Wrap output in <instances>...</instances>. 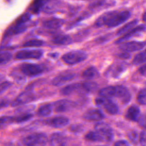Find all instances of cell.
<instances>
[{"instance_id": "ee69618b", "label": "cell", "mask_w": 146, "mask_h": 146, "mask_svg": "<svg viewBox=\"0 0 146 146\" xmlns=\"http://www.w3.org/2000/svg\"><path fill=\"white\" fill-rule=\"evenodd\" d=\"M82 125H74L70 127V129L72 132H79L82 130Z\"/></svg>"}, {"instance_id": "e0dca14e", "label": "cell", "mask_w": 146, "mask_h": 146, "mask_svg": "<svg viewBox=\"0 0 146 146\" xmlns=\"http://www.w3.org/2000/svg\"><path fill=\"white\" fill-rule=\"evenodd\" d=\"M63 19L53 18L44 21L43 22V26L47 29H57L60 27L64 23Z\"/></svg>"}, {"instance_id": "60d3db41", "label": "cell", "mask_w": 146, "mask_h": 146, "mask_svg": "<svg viewBox=\"0 0 146 146\" xmlns=\"http://www.w3.org/2000/svg\"><path fill=\"white\" fill-rule=\"evenodd\" d=\"M104 3V0H98L95 2H94L90 5V7L91 8L98 7L99 6H102Z\"/></svg>"}, {"instance_id": "e575fe53", "label": "cell", "mask_w": 146, "mask_h": 146, "mask_svg": "<svg viewBox=\"0 0 146 146\" xmlns=\"http://www.w3.org/2000/svg\"><path fill=\"white\" fill-rule=\"evenodd\" d=\"M31 18V15L29 13H26L23 14L22 15L20 16L16 21L15 23L19 24H25L27 22L30 20Z\"/></svg>"}, {"instance_id": "c3c4849f", "label": "cell", "mask_w": 146, "mask_h": 146, "mask_svg": "<svg viewBox=\"0 0 146 146\" xmlns=\"http://www.w3.org/2000/svg\"><path fill=\"white\" fill-rule=\"evenodd\" d=\"M5 146H19V145H17V144H14V143H8V144H6Z\"/></svg>"}, {"instance_id": "9a60e30c", "label": "cell", "mask_w": 146, "mask_h": 146, "mask_svg": "<svg viewBox=\"0 0 146 146\" xmlns=\"http://www.w3.org/2000/svg\"><path fill=\"white\" fill-rule=\"evenodd\" d=\"M27 29V26L25 24H19L15 23V24L10 26L4 33L3 38H6L9 36L17 35L25 31Z\"/></svg>"}, {"instance_id": "8992f818", "label": "cell", "mask_w": 146, "mask_h": 146, "mask_svg": "<svg viewBox=\"0 0 146 146\" xmlns=\"http://www.w3.org/2000/svg\"><path fill=\"white\" fill-rule=\"evenodd\" d=\"M95 131L98 132L104 139V141H110L112 140L113 134L111 128L105 123H98L95 126Z\"/></svg>"}, {"instance_id": "52a82bcc", "label": "cell", "mask_w": 146, "mask_h": 146, "mask_svg": "<svg viewBox=\"0 0 146 146\" xmlns=\"http://www.w3.org/2000/svg\"><path fill=\"white\" fill-rule=\"evenodd\" d=\"M22 72L27 76H35L43 72V68L39 64L34 63H24L20 67Z\"/></svg>"}, {"instance_id": "5bb4252c", "label": "cell", "mask_w": 146, "mask_h": 146, "mask_svg": "<svg viewBox=\"0 0 146 146\" xmlns=\"http://www.w3.org/2000/svg\"><path fill=\"white\" fill-rule=\"evenodd\" d=\"M145 30H146V26H145L143 25L136 26V27L133 28L132 29H131V30H129L127 33H125V34L123 36H121L119 39H118L116 41V43H120L123 42H124V41L129 39V38L137 35V34L145 31Z\"/></svg>"}, {"instance_id": "681fc988", "label": "cell", "mask_w": 146, "mask_h": 146, "mask_svg": "<svg viewBox=\"0 0 146 146\" xmlns=\"http://www.w3.org/2000/svg\"><path fill=\"white\" fill-rule=\"evenodd\" d=\"M143 20L146 22V12H145L143 15Z\"/></svg>"}, {"instance_id": "44dd1931", "label": "cell", "mask_w": 146, "mask_h": 146, "mask_svg": "<svg viewBox=\"0 0 146 146\" xmlns=\"http://www.w3.org/2000/svg\"><path fill=\"white\" fill-rule=\"evenodd\" d=\"M64 135L60 132L54 133L50 137V143L52 146H59L64 143L65 140Z\"/></svg>"}, {"instance_id": "603a6c76", "label": "cell", "mask_w": 146, "mask_h": 146, "mask_svg": "<svg viewBox=\"0 0 146 146\" xmlns=\"http://www.w3.org/2000/svg\"><path fill=\"white\" fill-rule=\"evenodd\" d=\"M125 70V66L122 64H118L111 67L108 72L111 73L112 77L117 78Z\"/></svg>"}, {"instance_id": "6da1fadb", "label": "cell", "mask_w": 146, "mask_h": 146, "mask_svg": "<svg viewBox=\"0 0 146 146\" xmlns=\"http://www.w3.org/2000/svg\"><path fill=\"white\" fill-rule=\"evenodd\" d=\"M131 16L128 11L121 12L108 11L100 15L95 21V25L97 27L107 26L108 27H115L126 21Z\"/></svg>"}, {"instance_id": "d6986e66", "label": "cell", "mask_w": 146, "mask_h": 146, "mask_svg": "<svg viewBox=\"0 0 146 146\" xmlns=\"http://www.w3.org/2000/svg\"><path fill=\"white\" fill-rule=\"evenodd\" d=\"M140 111L139 108L136 106H132L127 110L125 117L131 121H138L140 116Z\"/></svg>"}, {"instance_id": "9c48e42d", "label": "cell", "mask_w": 146, "mask_h": 146, "mask_svg": "<svg viewBox=\"0 0 146 146\" xmlns=\"http://www.w3.org/2000/svg\"><path fill=\"white\" fill-rule=\"evenodd\" d=\"M146 44L145 42L132 41L121 44L119 46V49L123 52H133L141 50Z\"/></svg>"}, {"instance_id": "74e56055", "label": "cell", "mask_w": 146, "mask_h": 146, "mask_svg": "<svg viewBox=\"0 0 146 146\" xmlns=\"http://www.w3.org/2000/svg\"><path fill=\"white\" fill-rule=\"evenodd\" d=\"M138 123L140 127L146 129V113L140 115L138 120Z\"/></svg>"}, {"instance_id": "ba28073f", "label": "cell", "mask_w": 146, "mask_h": 146, "mask_svg": "<svg viewBox=\"0 0 146 146\" xmlns=\"http://www.w3.org/2000/svg\"><path fill=\"white\" fill-rule=\"evenodd\" d=\"M115 97L119 98L120 102L124 104L128 103L131 98V96L128 90L125 87L121 85L115 86Z\"/></svg>"}, {"instance_id": "2e32d148", "label": "cell", "mask_w": 146, "mask_h": 146, "mask_svg": "<svg viewBox=\"0 0 146 146\" xmlns=\"http://www.w3.org/2000/svg\"><path fill=\"white\" fill-rule=\"evenodd\" d=\"M83 117L88 121H98L104 117V115L99 110L91 109L84 113Z\"/></svg>"}, {"instance_id": "1f68e13d", "label": "cell", "mask_w": 146, "mask_h": 146, "mask_svg": "<svg viewBox=\"0 0 146 146\" xmlns=\"http://www.w3.org/2000/svg\"><path fill=\"white\" fill-rule=\"evenodd\" d=\"M44 42L40 39H31L24 43L23 47H40L43 46Z\"/></svg>"}, {"instance_id": "7c38bea8", "label": "cell", "mask_w": 146, "mask_h": 146, "mask_svg": "<svg viewBox=\"0 0 146 146\" xmlns=\"http://www.w3.org/2000/svg\"><path fill=\"white\" fill-rule=\"evenodd\" d=\"M74 103L69 100L63 99L58 100L54 103L53 107L57 112H63L68 111L73 108Z\"/></svg>"}, {"instance_id": "8d00e7d4", "label": "cell", "mask_w": 146, "mask_h": 146, "mask_svg": "<svg viewBox=\"0 0 146 146\" xmlns=\"http://www.w3.org/2000/svg\"><path fill=\"white\" fill-rule=\"evenodd\" d=\"M13 121V116H3L1 118V125L3 128L5 125L11 123Z\"/></svg>"}, {"instance_id": "ab89813d", "label": "cell", "mask_w": 146, "mask_h": 146, "mask_svg": "<svg viewBox=\"0 0 146 146\" xmlns=\"http://www.w3.org/2000/svg\"><path fill=\"white\" fill-rule=\"evenodd\" d=\"M11 85V83L9 82H3L1 84V93L2 94L3 92H4L6 90H7L10 86Z\"/></svg>"}, {"instance_id": "f6af8a7d", "label": "cell", "mask_w": 146, "mask_h": 146, "mask_svg": "<svg viewBox=\"0 0 146 146\" xmlns=\"http://www.w3.org/2000/svg\"><path fill=\"white\" fill-rule=\"evenodd\" d=\"M108 39V36L107 35H104L103 36H100L98 38H96V39L95 40V41H96L97 42L99 43H102V42H104L107 41V40Z\"/></svg>"}, {"instance_id": "7402d4cb", "label": "cell", "mask_w": 146, "mask_h": 146, "mask_svg": "<svg viewBox=\"0 0 146 146\" xmlns=\"http://www.w3.org/2000/svg\"><path fill=\"white\" fill-rule=\"evenodd\" d=\"M100 96L106 98H111L115 96V86H107L102 88L99 91Z\"/></svg>"}, {"instance_id": "30bf717a", "label": "cell", "mask_w": 146, "mask_h": 146, "mask_svg": "<svg viewBox=\"0 0 146 146\" xmlns=\"http://www.w3.org/2000/svg\"><path fill=\"white\" fill-rule=\"evenodd\" d=\"M75 76V74L72 72H63L59 75L55 77L52 80V83L54 86H61L67 82L71 80Z\"/></svg>"}, {"instance_id": "f35d334b", "label": "cell", "mask_w": 146, "mask_h": 146, "mask_svg": "<svg viewBox=\"0 0 146 146\" xmlns=\"http://www.w3.org/2000/svg\"><path fill=\"white\" fill-rule=\"evenodd\" d=\"M139 141L143 146H146V131H142L140 132Z\"/></svg>"}, {"instance_id": "b9f144b4", "label": "cell", "mask_w": 146, "mask_h": 146, "mask_svg": "<svg viewBox=\"0 0 146 146\" xmlns=\"http://www.w3.org/2000/svg\"><path fill=\"white\" fill-rule=\"evenodd\" d=\"M113 146H129V145L125 140H119L114 144Z\"/></svg>"}, {"instance_id": "83f0119b", "label": "cell", "mask_w": 146, "mask_h": 146, "mask_svg": "<svg viewBox=\"0 0 146 146\" xmlns=\"http://www.w3.org/2000/svg\"><path fill=\"white\" fill-rule=\"evenodd\" d=\"M85 139L91 141H103L104 139L100 135L95 131H90L85 135Z\"/></svg>"}, {"instance_id": "d6a6232c", "label": "cell", "mask_w": 146, "mask_h": 146, "mask_svg": "<svg viewBox=\"0 0 146 146\" xmlns=\"http://www.w3.org/2000/svg\"><path fill=\"white\" fill-rule=\"evenodd\" d=\"M137 101L140 104L146 105V87L140 90L137 96Z\"/></svg>"}, {"instance_id": "484cf974", "label": "cell", "mask_w": 146, "mask_h": 146, "mask_svg": "<svg viewBox=\"0 0 146 146\" xmlns=\"http://www.w3.org/2000/svg\"><path fill=\"white\" fill-rule=\"evenodd\" d=\"M98 75L99 72L95 67H90L83 72L82 76L86 79H91L96 77Z\"/></svg>"}, {"instance_id": "5b68a950", "label": "cell", "mask_w": 146, "mask_h": 146, "mask_svg": "<svg viewBox=\"0 0 146 146\" xmlns=\"http://www.w3.org/2000/svg\"><path fill=\"white\" fill-rule=\"evenodd\" d=\"M43 55V51L39 49H25L19 51L15 55L17 59L25 60L30 59H39Z\"/></svg>"}, {"instance_id": "4316f807", "label": "cell", "mask_w": 146, "mask_h": 146, "mask_svg": "<svg viewBox=\"0 0 146 146\" xmlns=\"http://www.w3.org/2000/svg\"><path fill=\"white\" fill-rule=\"evenodd\" d=\"M137 23V20H133L131 22H128V23L125 24L124 26L121 27L117 32L116 34L117 35H121L122 34H124L125 33H127L129 30L133 29V27Z\"/></svg>"}, {"instance_id": "8fae6325", "label": "cell", "mask_w": 146, "mask_h": 146, "mask_svg": "<svg viewBox=\"0 0 146 146\" xmlns=\"http://www.w3.org/2000/svg\"><path fill=\"white\" fill-rule=\"evenodd\" d=\"M35 99L33 94L30 91H25L20 94L12 103L13 106H17L30 102Z\"/></svg>"}, {"instance_id": "ffe728a7", "label": "cell", "mask_w": 146, "mask_h": 146, "mask_svg": "<svg viewBox=\"0 0 146 146\" xmlns=\"http://www.w3.org/2000/svg\"><path fill=\"white\" fill-rule=\"evenodd\" d=\"M52 42L58 45H67L72 42V38L68 35L58 34L52 38Z\"/></svg>"}, {"instance_id": "bcb514c9", "label": "cell", "mask_w": 146, "mask_h": 146, "mask_svg": "<svg viewBox=\"0 0 146 146\" xmlns=\"http://www.w3.org/2000/svg\"><path fill=\"white\" fill-rule=\"evenodd\" d=\"M139 72L144 76H146V64L141 66L139 69Z\"/></svg>"}, {"instance_id": "d4e9b609", "label": "cell", "mask_w": 146, "mask_h": 146, "mask_svg": "<svg viewBox=\"0 0 146 146\" xmlns=\"http://www.w3.org/2000/svg\"><path fill=\"white\" fill-rule=\"evenodd\" d=\"M47 0H34L30 6V10L34 13H38L44 6Z\"/></svg>"}, {"instance_id": "3957f363", "label": "cell", "mask_w": 146, "mask_h": 146, "mask_svg": "<svg viewBox=\"0 0 146 146\" xmlns=\"http://www.w3.org/2000/svg\"><path fill=\"white\" fill-rule=\"evenodd\" d=\"M87 58V54L80 50H75L66 53L62 56V60L70 65H73L84 61Z\"/></svg>"}, {"instance_id": "ac0fdd59", "label": "cell", "mask_w": 146, "mask_h": 146, "mask_svg": "<svg viewBox=\"0 0 146 146\" xmlns=\"http://www.w3.org/2000/svg\"><path fill=\"white\" fill-rule=\"evenodd\" d=\"M76 91L84 92L82 83H74L69 84L63 88L61 90L60 92L62 95H68Z\"/></svg>"}, {"instance_id": "277c9868", "label": "cell", "mask_w": 146, "mask_h": 146, "mask_svg": "<svg viewBox=\"0 0 146 146\" xmlns=\"http://www.w3.org/2000/svg\"><path fill=\"white\" fill-rule=\"evenodd\" d=\"M95 103L98 106H103L106 111L110 114L115 115L119 111V107L116 103L109 98L104 97L98 98L95 99Z\"/></svg>"}, {"instance_id": "7bdbcfd3", "label": "cell", "mask_w": 146, "mask_h": 146, "mask_svg": "<svg viewBox=\"0 0 146 146\" xmlns=\"http://www.w3.org/2000/svg\"><path fill=\"white\" fill-rule=\"evenodd\" d=\"M118 56L120 58H121V59H129L131 56L130 54L127 52H123L120 54H119L118 55Z\"/></svg>"}, {"instance_id": "836d02e7", "label": "cell", "mask_w": 146, "mask_h": 146, "mask_svg": "<svg viewBox=\"0 0 146 146\" xmlns=\"http://www.w3.org/2000/svg\"><path fill=\"white\" fill-rule=\"evenodd\" d=\"M0 57L1 65H3L7 63L11 60L12 58V54L9 52L3 51L1 52Z\"/></svg>"}, {"instance_id": "7dc6e473", "label": "cell", "mask_w": 146, "mask_h": 146, "mask_svg": "<svg viewBox=\"0 0 146 146\" xmlns=\"http://www.w3.org/2000/svg\"><path fill=\"white\" fill-rule=\"evenodd\" d=\"M9 104V103L7 102V100H2L1 102V108H3V107H6V106H7Z\"/></svg>"}, {"instance_id": "f907efd6", "label": "cell", "mask_w": 146, "mask_h": 146, "mask_svg": "<svg viewBox=\"0 0 146 146\" xmlns=\"http://www.w3.org/2000/svg\"><path fill=\"white\" fill-rule=\"evenodd\" d=\"M59 146H65V145H64V143H63V144H62L61 145H60Z\"/></svg>"}, {"instance_id": "cb8c5ba5", "label": "cell", "mask_w": 146, "mask_h": 146, "mask_svg": "<svg viewBox=\"0 0 146 146\" xmlns=\"http://www.w3.org/2000/svg\"><path fill=\"white\" fill-rule=\"evenodd\" d=\"M52 106L50 104H46L40 106L38 110V115L40 116H49L52 112Z\"/></svg>"}, {"instance_id": "f546056e", "label": "cell", "mask_w": 146, "mask_h": 146, "mask_svg": "<svg viewBox=\"0 0 146 146\" xmlns=\"http://www.w3.org/2000/svg\"><path fill=\"white\" fill-rule=\"evenodd\" d=\"M146 62V48L142 52L137 54L133 59V64L138 65Z\"/></svg>"}, {"instance_id": "f1b7e54d", "label": "cell", "mask_w": 146, "mask_h": 146, "mask_svg": "<svg viewBox=\"0 0 146 146\" xmlns=\"http://www.w3.org/2000/svg\"><path fill=\"white\" fill-rule=\"evenodd\" d=\"M33 115L30 113H24L17 116H13V121L17 123H21L26 121L33 117Z\"/></svg>"}, {"instance_id": "4dcf8cb0", "label": "cell", "mask_w": 146, "mask_h": 146, "mask_svg": "<svg viewBox=\"0 0 146 146\" xmlns=\"http://www.w3.org/2000/svg\"><path fill=\"white\" fill-rule=\"evenodd\" d=\"M84 92H92L95 91L98 88V85L94 82H86L82 83Z\"/></svg>"}, {"instance_id": "7a4b0ae2", "label": "cell", "mask_w": 146, "mask_h": 146, "mask_svg": "<svg viewBox=\"0 0 146 146\" xmlns=\"http://www.w3.org/2000/svg\"><path fill=\"white\" fill-rule=\"evenodd\" d=\"M47 140L44 133H34L25 137L22 142L25 146H45Z\"/></svg>"}, {"instance_id": "4fadbf2b", "label": "cell", "mask_w": 146, "mask_h": 146, "mask_svg": "<svg viewBox=\"0 0 146 146\" xmlns=\"http://www.w3.org/2000/svg\"><path fill=\"white\" fill-rule=\"evenodd\" d=\"M69 119L64 116H56L48 119L45 121V123L52 127L61 128L68 124Z\"/></svg>"}, {"instance_id": "d590c367", "label": "cell", "mask_w": 146, "mask_h": 146, "mask_svg": "<svg viewBox=\"0 0 146 146\" xmlns=\"http://www.w3.org/2000/svg\"><path fill=\"white\" fill-rule=\"evenodd\" d=\"M128 137L129 139V140L133 144H136L139 139L137 133L135 131L129 132L128 134Z\"/></svg>"}]
</instances>
